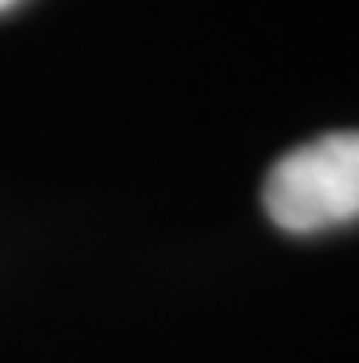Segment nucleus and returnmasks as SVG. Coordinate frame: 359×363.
Wrapping results in <instances>:
<instances>
[{
    "label": "nucleus",
    "mask_w": 359,
    "mask_h": 363,
    "mask_svg": "<svg viewBox=\"0 0 359 363\" xmlns=\"http://www.w3.org/2000/svg\"><path fill=\"white\" fill-rule=\"evenodd\" d=\"M18 0H0V11H8V8H15Z\"/></svg>",
    "instance_id": "obj_2"
},
{
    "label": "nucleus",
    "mask_w": 359,
    "mask_h": 363,
    "mask_svg": "<svg viewBox=\"0 0 359 363\" xmlns=\"http://www.w3.org/2000/svg\"><path fill=\"white\" fill-rule=\"evenodd\" d=\"M264 209L290 235L359 220V133H326L286 151L264 180Z\"/></svg>",
    "instance_id": "obj_1"
}]
</instances>
